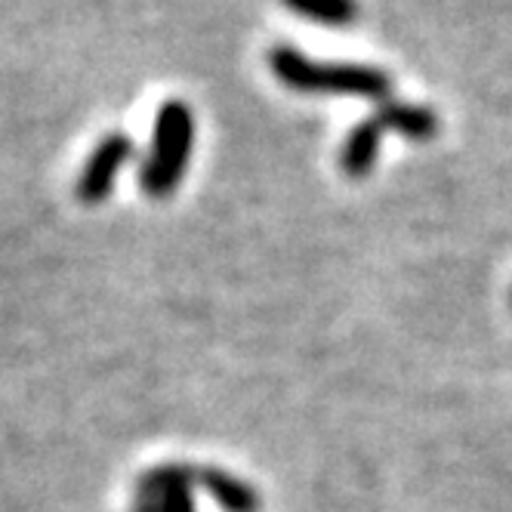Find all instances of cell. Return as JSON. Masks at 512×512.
Listing matches in <instances>:
<instances>
[{
    "mask_svg": "<svg viewBox=\"0 0 512 512\" xmlns=\"http://www.w3.org/2000/svg\"><path fill=\"white\" fill-rule=\"evenodd\" d=\"M272 75L297 93H327V96H361L386 102L392 93V78L383 68L355 62H315L290 44H275L269 50Z\"/></svg>",
    "mask_w": 512,
    "mask_h": 512,
    "instance_id": "cell-1",
    "label": "cell"
},
{
    "mask_svg": "<svg viewBox=\"0 0 512 512\" xmlns=\"http://www.w3.org/2000/svg\"><path fill=\"white\" fill-rule=\"evenodd\" d=\"M195 142V115L189 102L167 99L158 108L155 130H152V149L139 167V189L149 198H167L179 189L186 176L189 158Z\"/></svg>",
    "mask_w": 512,
    "mask_h": 512,
    "instance_id": "cell-2",
    "label": "cell"
},
{
    "mask_svg": "<svg viewBox=\"0 0 512 512\" xmlns=\"http://www.w3.org/2000/svg\"><path fill=\"white\" fill-rule=\"evenodd\" d=\"M195 466H158L136 485L133 512H195Z\"/></svg>",
    "mask_w": 512,
    "mask_h": 512,
    "instance_id": "cell-3",
    "label": "cell"
},
{
    "mask_svg": "<svg viewBox=\"0 0 512 512\" xmlns=\"http://www.w3.org/2000/svg\"><path fill=\"white\" fill-rule=\"evenodd\" d=\"M136 155V145L127 133H108L93 155L87 158L81 176H78V186H75V195L84 201V204H102L108 195L115 189V176L118 170Z\"/></svg>",
    "mask_w": 512,
    "mask_h": 512,
    "instance_id": "cell-4",
    "label": "cell"
},
{
    "mask_svg": "<svg viewBox=\"0 0 512 512\" xmlns=\"http://www.w3.org/2000/svg\"><path fill=\"white\" fill-rule=\"evenodd\" d=\"M383 127L377 118H364L358 121L346 139H343V149H340V170L349 176V179H364L374 167H377V158H380V145H383Z\"/></svg>",
    "mask_w": 512,
    "mask_h": 512,
    "instance_id": "cell-5",
    "label": "cell"
},
{
    "mask_svg": "<svg viewBox=\"0 0 512 512\" xmlns=\"http://www.w3.org/2000/svg\"><path fill=\"white\" fill-rule=\"evenodd\" d=\"M383 130H392L405 139L414 142H429L438 136V115L426 105H414V102H398V99H386L377 105V115Z\"/></svg>",
    "mask_w": 512,
    "mask_h": 512,
    "instance_id": "cell-6",
    "label": "cell"
},
{
    "mask_svg": "<svg viewBox=\"0 0 512 512\" xmlns=\"http://www.w3.org/2000/svg\"><path fill=\"white\" fill-rule=\"evenodd\" d=\"M195 485H201L223 512H260V494H256V488H250L247 482L235 479V475L223 469L195 466Z\"/></svg>",
    "mask_w": 512,
    "mask_h": 512,
    "instance_id": "cell-7",
    "label": "cell"
},
{
    "mask_svg": "<svg viewBox=\"0 0 512 512\" xmlns=\"http://www.w3.org/2000/svg\"><path fill=\"white\" fill-rule=\"evenodd\" d=\"M281 4L294 16L327 28H349L361 16L358 0H281Z\"/></svg>",
    "mask_w": 512,
    "mask_h": 512,
    "instance_id": "cell-8",
    "label": "cell"
}]
</instances>
